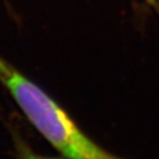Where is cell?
Instances as JSON below:
<instances>
[{"instance_id":"1","label":"cell","mask_w":159,"mask_h":159,"mask_svg":"<svg viewBox=\"0 0 159 159\" xmlns=\"http://www.w3.org/2000/svg\"><path fill=\"white\" fill-rule=\"evenodd\" d=\"M0 84L30 124L64 159H124L89 138L51 95L1 57Z\"/></svg>"},{"instance_id":"2","label":"cell","mask_w":159,"mask_h":159,"mask_svg":"<svg viewBox=\"0 0 159 159\" xmlns=\"http://www.w3.org/2000/svg\"><path fill=\"white\" fill-rule=\"evenodd\" d=\"M11 135H12L13 145H15L18 159H61V158H55V157L43 156V155H40L38 152H35L17 130L11 129Z\"/></svg>"},{"instance_id":"3","label":"cell","mask_w":159,"mask_h":159,"mask_svg":"<svg viewBox=\"0 0 159 159\" xmlns=\"http://www.w3.org/2000/svg\"><path fill=\"white\" fill-rule=\"evenodd\" d=\"M147 2L150 3L152 6H157L158 5V0H146Z\"/></svg>"}]
</instances>
